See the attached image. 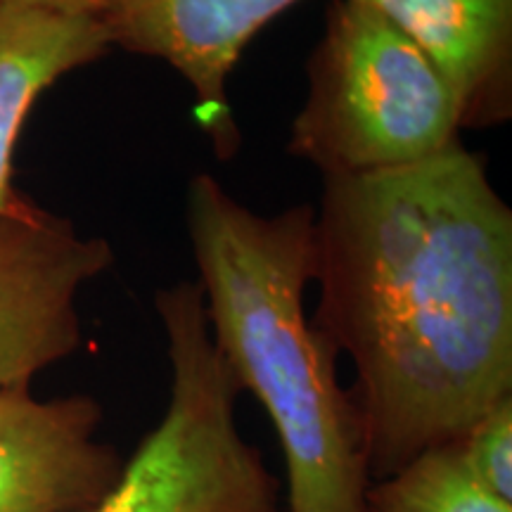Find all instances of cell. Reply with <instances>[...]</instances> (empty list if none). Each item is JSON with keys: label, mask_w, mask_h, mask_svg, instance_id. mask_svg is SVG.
I'll list each match as a JSON object with an SVG mask.
<instances>
[{"label": "cell", "mask_w": 512, "mask_h": 512, "mask_svg": "<svg viewBox=\"0 0 512 512\" xmlns=\"http://www.w3.org/2000/svg\"><path fill=\"white\" fill-rule=\"evenodd\" d=\"M100 403L0 392V512H88L119 484L126 460L98 439Z\"/></svg>", "instance_id": "7"}, {"label": "cell", "mask_w": 512, "mask_h": 512, "mask_svg": "<svg viewBox=\"0 0 512 512\" xmlns=\"http://www.w3.org/2000/svg\"><path fill=\"white\" fill-rule=\"evenodd\" d=\"M299 0H100L112 46L164 60L190 83L195 119L216 155L240 147L228 76L247 43Z\"/></svg>", "instance_id": "6"}, {"label": "cell", "mask_w": 512, "mask_h": 512, "mask_svg": "<svg viewBox=\"0 0 512 512\" xmlns=\"http://www.w3.org/2000/svg\"><path fill=\"white\" fill-rule=\"evenodd\" d=\"M434 64L463 126L501 124L512 107V0H358Z\"/></svg>", "instance_id": "8"}, {"label": "cell", "mask_w": 512, "mask_h": 512, "mask_svg": "<svg viewBox=\"0 0 512 512\" xmlns=\"http://www.w3.org/2000/svg\"><path fill=\"white\" fill-rule=\"evenodd\" d=\"M15 3L36 5V8H48L57 12H72V15H91L98 17L100 0H15Z\"/></svg>", "instance_id": "12"}, {"label": "cell", "mask_w": 512, "mask_h": 512, "mask_svg": "<svg viewBox=\"0 0 512 512\" xmlns=\"http://www.w3.org/2000/svg\"><path fill=\"white\" fill-rule=\"evenodd\" d=\"M316 328L356 368L370 482L512 396V211L463 145L325 178Z\"/></svg>", "instance_id": "1"}, {"label": "cell", "mask_w": 512, "mask_h": 512, "mask_svg": "<svg viewBox=\"0 0 512 512\" xmlns=\"http://www.w3.org/2000/svg\"><path fill=\"white\" fill-rule=\"evenodd\" d=\"M188 233L211 339L283 446L290 512H363L370 479L354 401L337 380V351L304 311L313 209L256 214L200 174L188 188Z\"/></svg>", "instance_id": "2"}, {"label": "cell", "mask_w": 512, "mask_h": 512, "mask_svg": "<svg viewBox=\"0 0 512 512\" xmlns=\"http://www.w3.org/2000/svg\"><path fill=\"white\" fill-rule=\"evenodd\" d=\"M112 48L98 17L0 0V216L34 204L12 185V155L34 102Z\"/></svg>", "instance_id": "9"}, {"label": "cell", "mask_w": 512, "mask_h": 512, "mask_svg": "<svg viewBox=\"0 0 512 512\" xmlns=\"http://www.w3.org/2000/svg\"><path fill=\"white\" fill-rule=\"evenodd\" d=\"M458 102L434 64L380 12L332 0L309 62L290 152L325 178L411 166L460 145Z\"/></svg>", "instance_id": "3"}, {"label": "cell", "mask_w": 512, "mask_h": 512, "mask_svg": "<svg viewBox=\"0 0 512 512\" xmlns=\"http://www.w3.org/2000/svg\"><path fill=\"white\" fill-rule=\"evenodd\" d=\"M112 261L105 238H83L38 204L0 216V392L79 349L76 297Z\"/></svg>", "instance_id": "5"}, {"label": "cell", "mask_w": 512, "mask_h": 512, "mask_svg": "<svg viewBox=\"0 0 512 512\" xmlns=\"http://www.w3.org/2000/svg\"><path fill=\"white\" fill-rule=\"evenodd\" d=\"M363 512H512V503L467 472L456 441L415 456L394 475L370 482Z\"/></svg>", "instance_id": "10"}, {"label": "cell", "mask_w": 512, "mask_h": 512, "mask_svg": "<svg viewBox=\"0 0 512 512\" xmlns=\"http://www.w3.org/2000/svg\"><path fill=\"white\" fill-rule=\"evenodd\" d=\"M171 361L164 418L88 512H280L278 482L238 427L242 392L211 339L200 285L157 292Z\"/></svg>", "instance_id": "4"}, {"label": "cell", "mask_w": 512, "mask_h": 512, "mask_svg": "<svg viewBox=\"0 0 512 512\" xmlns=\"http://www.w3.org/2000/svg\"><path fill=\"white\" fill-rule=\"evenodd\" d=\"M467 472L484 489L512 503V396L456 439Z\"/></svg>", "instance_id": "11"}]
</instances>
